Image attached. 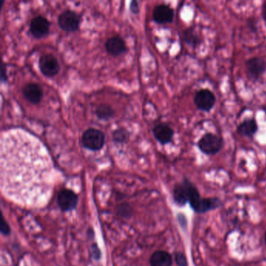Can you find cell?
<instances>
[{
	"label": "cell",
	"instance_id": "obj_13",
	"mask_svg": "<svg viewBox=\"0 0 266 266\" xmlns=\"http://www.w3.org/2000/svg\"><path fill=\"white\" fill-rule=\"evenodd\" d=\"M153 134L160 144H167L173 140L174 131L168 124H159L153 129Z\"/></svg>",
	"mask_w": 266,
	"mask_h": 266
},
{
	"label": "cell",
	"instance_id": "obj_10",
	"mask_svg": "<svg viewBox=\"0 0 266 266\" xmlns=\"http://www.w3.org/2000/svg\"><path fill=\"white\" fill-rule=\"evenodd\" d=\"M49 21L42 16H38L30 24V32L34 38H44L49 33Z\"/></svg>",
	"mask_w": 266,
	"mask_h": 266
},
{
	"label": "cell",
	"instance_id": "obj_18",
	"mask_svg": "<svg viewBox=\"0 0 266 266\" xmlns=\"http://www.w3.org/2000/svg\"><path fill=\"white\" fill-rule=\"evenodd\" d=\"M183 34H184V40L187 45L192 47H197L201 43L199 36L197 35L193 28H188L184 30Z\"/></svg>",
	"mask_w": 266,
	"mask_h": 266
},
{
	"label": "cell",
	"instance_id": "obj_5",
	"mask_svg": "<svg viewBox=\"0 0 266 266\" xmlns=\"http://www.w3.org/2000/svg\"><path fill=\"white\" fill-rule=\"evenodd\" d=\"M81 19L77 13L73 11H65L59 16L60 28L66 32H74L79 28Z\"/></svg>",
	"mask_w": 266,
	"mask_h": 266
},
{
	"label": "cell",
	"instance_id": "obj_15",
	"mask_svg": "<svg viewBox=\"0 0 266 266\" xmlns=\"http://www.w3.org/2000/svg\"><path fill=\"white\" fill-rule=\"evenodd\" d=\"M191 183L187 180H184L181 184L177 185L174 189V199L177 204L184 205L189 201V192Z\"/></svg>",
	"mask_w": 266,
	"mask_h": 266
},
{
	"label": "cell",
	"instance_id": "obj_8",
	"mask_svg": "<svg viewBox=\"0 0 266 266\" xmlns=\"http://www.w3.org/2000/svg\"><path fill=\"white\" fill-rule=\"evenodd\" d=\"M57 201H58L59 206L62 211H72L77 207L78 197L71 190L64 189L59 194Z\"/></svg>",
	"mask_w": 266,
	"mask_h": 266
},
{
	"label": "cell",
	"instance_id": "obj_17",
	"mask_svg": "<svg viewBox=\"0 0 266 266\" xmlns=\"http://www.w3.org/2000/svg\"><path fill=\"white\" fill-rule=\"evenodd\" d=\"M150 264L151 266H172L173 260L167 251H158L151 255Z\"/></svg>",
	"mask_w": 266,
	"mask_h": 266
},
{
	"label": "cell",
	"instance_id": "obj_3",
	"mask_svg": "<svg viewBox=\"0 0 266 266\" xmlns=\"http://www.w3.org/2000/svg\"><path fill=\"white\" fill-rule=\"evenodd\" d=\"M81 144L90 151H99L105 144V134L98 129H88L82 134Z\"/></svg>",
	"mask_w": 266,
	"mask_h": 266
},
{
	"label": "cell",
	"instance_id": "obj_7",
	"mask_svg": "<svg viewBox=\"0 0 266 266\" xmlns=\"http://www.w3.org/2000/svg\"><path fill=\"white\" fill-rule=\"evenodd\" d=\"M217 98L213 92L208 89H201L196 93L194 104L199 110L210 112L214 107Z\"/></svg>",
	"mask_w": 266,
	"mask_h": 266
},
{
	"label": "cell",
	"instance_id": "obj_20",
	"mask_svg": "<svg viewBox=\"0 0 266 266\" xmlns=\"http://www.w3.org/2000/svg\"><path fill=\"white\" fill-rule=\"evenodd\" d=\"M113 136V140L115 141L116 143H126L128 141L129 137H130V134L128 131L124 128H120L115 130V131L112 134Z\"/></svg>",
	"mask_w": 266,
	"mask_h": 266
},
{
	"label": "cell",
	"instance_id": "obj_16",
	"mask_svg": "<svg viewBox=\"0 0 266 266\" xmlns=\"http://www.w3.org/2000/svg\"><path fill=\"white\" fill-rule=\"evenodd\" d=\"M257 127L256 120L253 119L244 120L237 127V132L243 137H252L257 133Z\"/></svg>",
	"mask_w": 266,
	"mask_h": 266
},
{
	"label": "cell",
	"instance_id": "obj_1",
	"mask_svg": "<svg viewBox=\"0 0 266 266\" xmlns=\"http://www.w3.org/2000/svg\"><path fill=\"white\" fill-rule=\"evenodd\" d=\"M0 184L6 196L18 204H45L52 190V165L36 137L22 130L3 135L0 147Z\"/></svg>",
	"mask_w": 266,
	"mask_h": 266
},
{
	"label": "cell",
	"instance_id": "obj_19",
	"mask_svg": "<svg viewBox=\"0 0 266 266\" xmlns=\"http://www.w3.org/2000/svg\"><path fill=\"white\" fill-rule=\"evenodd\" d=\"M95 114L100 120H108L114 117V110L110 105L101 104L97 108Z\"/></svg>",
	"mask_w": 266,
	"mask_h": 266
},
{
	"label": "cell",
	"instance_id": "obj_21",
	"mask_svg": "<svg viewBox=\"0 0 266 266\" xmlns=\"http://www.w3.org/2000/svg\"><path fill=\"white\" fill-rule=\"evenodd\" d=\"M176 262L179 266H187V260L183 253L178 252L175 256Z\"/></svg>",
	"mask_w": 266,
	"mask_h": 266
},
{
	"label": "cell",
	"instance_id": "obj_9",
	"mask_svg": "<svg viewBox=\"0 0 266 266\" xmlns=\"http://www.w3.org/2000/svg\"><path fill=\"white\" fill-rule=\"evenodd\" d=\"M247 74L251 79H259L266 71V61L260 57H253L246 62Z\"/></svg>",
	"mask_w": 266,
	"mask_h": 266
},
{
	"label": "cell",
	"instance_id": "obj_27",
	"mask_svg": "<svg viewBox=\"0 0 266 266\" xmlns=\"http://www.w3.org/2000/svg\"><path fill=\"white\" fill-rule=\"evenodd\" d=\"M264 238H265V243H266V233H265V237H264Z\"/></svg>",
	"mask_w": 266,
	"mask_h": 266
},
{
	"label": "cell",
	"instance_id": "obj_26",
	"mask_svg": "<svg viewBox=\"0 0 266 266\" xmlns=\"http://www.w3.org/2000/svg\"><path fill=\"white\" fill-rule=\"evenodd\" d=\"M262 17L264 21H266V2L263 4L262 7Z\"/></svg>",
	"mask_w": 266,
	"mask_h": 266
},
{
	"label": "cell",
	"instance_id": "obj_4",
	"mask_svg": "<svg viewBox=\"0 0 266 266\" xmlns=\"http://www.w3.org/2000/svg\"><path fill=\"white\" fill-rule=\"evenodd\" d=\"M223 146V138L212 133L204 134L197 142V147L200 151L208 155H213L220 152Z\"/></svg>",
	"mask_w": 266,
	"mask_h": 266
},
{
	"label": "cell",
	"instance_id": "obj_22",
	"mask_svg": "<svg viewBox=\"0 0 266 266\" xmlns=\"http://www.w3.org/2000/svg\"><path fill=\"white\" fill-rule=\"evenodd\" d=\"M1 233L4 235H9L10 233H11V228H10L8 223L5 221L4 218L2 220V223H1Z\"/></svg>",
	"mask_w": 266,
	"mask_h": 266
},
{
	"label": "cell",
	"instance_id": "obj_14",
	"mask_svg": "<svg viewBox=\"0 0 266 266\" xmlns=\"http://www.w3.org/2000/svg\"><path fill=\"white\" fill-rule=\"evenodd\" d=\"M23 94L28 101L37 105L42 99L43 91L38 84L30 83L24 86L23 88Z\"/></svg>",
	"mask_w": 266,
	"mask_h": 266
},
{
	"label": "cell",
	"instance_id": "obj_24",
	"mask_svg": "<svg viewBox=\"0 0 266 266\" xmlns=\"http://www.w3.org/2000/svg\"><path fill=\"white\" fill-rule=\"evenodd\" d=\"M93 250H94V251H93V253H94V257H95V258H97V259H98V257L101 256V254H100L99 249L97 247L96 245H94H94H93Z\"/></svg>",
	"mask_w": 266,
	"mask_h": 266
},
{
	"label": "cell",
	"instance_id": "obj_25",
	"mask_svg": "<svg viewBox=\"0 0 266 266\" xmlns=\"http://www.w3.org/2000/svg\"><path fill=\"white\" fill-rule=\"evenodd\" d=\"M5 71H6V69L4 68V66H3V69H2V81L3 82H5V81H7V75H6Z\"/></svg>",
	"mask_w": 266,
	"mask_h": 266
},
{
	"label": "cell",
	"instance_id": "obj_2",
	"mask_svg": "<svg viewBox=\"0 0 266 266\" xmlns=\"http://www.w3.org/2000/svg\"><path fill=\"white\" fill-rule=\"evenodd\" d=\"M189 203L193 209L198 213H204L210 210L216 209L220 204L217 198H201L197 189L191 184L189 192Z\"/></svg>",
	"mask_w": 266,
	"mask_h": 266
},
{
	"label": "cell",
	"instance_id": "obj_6",
	"mask_svg": "<svg viewBox=\"0 0 266 266\" xmlns=\"http://www.w3.org/2000/svg\"><path fill=\"white\" fill-rule=\"evenodd\" d=\"M38 66L41 74L47 77H55L60 71L58 60L51 54L42 56L40 58Z\"/></svg>",
	"mask_w": 266,
	"mask_h": 266
},
{
	"label": "cell",
	"instance_id": "obj_11",
	"mask_svg": "<svg viewBox=\"0 0 266 266\" xmlns=\"http://www.w3.org/2000/svg\"><path fill=\"white\" fill-rule=\"evenodd\" d=\"M152 17L154 22L157 24H170L174 21V11L170 6L160 4L154 7Z\"/></svg>",
	"mask_w": 266,
	"mask_h": 266
},
{
	"label": "cell",
	"instance_id": "obj_23",
	"mask_svg": "<svg viewBox=\"0 0 266 266\" xmlns=\"http://www.w3.org/2000/svg\"><path fill=\"white\" fill-rule=\"evenodd\" d=\"M130 10L134 14H138L139 12V4L137 1H132L130 5Z\"/></svg>",
	"mask_w": 266,
	"mask_h": 266
},
{
	"label": "cell",
	"instance_id": "obj_12",
	"mask_svg": "<svg viewBox=\"0 0 266 266\" xmlns=\"http://www.w3.org/2000/svg\"><path fill=\"white\" fill-rule=\"evenodd\" d=\"M105 48L107 52L114 57L122 55L127 51L125 41L120 36H113L105 41Z\"/></svg>",
	"mask_w": 266,
	"mask_h": 266
}]
</instances>
